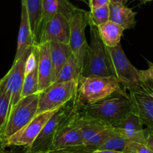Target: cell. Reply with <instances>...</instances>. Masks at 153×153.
Masks as SVG:
<instances>
[{
	"mask_svg": "<svg viewBox=\"0 0 153 153\" xmlns=\"http://www.w3.org/2000/svg\"><path fill=\"white\" fill-rule=\"evenodd\" d=\"M81 111L114 127L132 111V102L126 92H116L97 102L85 105Z\"/></svg>",
	"mask_w": 153,
	"mask_h": 153,
	"instance_id": "1",
	"label": "cell"
},
{
	"mask_svg": "<svg viewBox=\"0 0 153 153\" xmlns=\"http://www.w3.org/2000/svg\"><path fill=\"white\" fill-rule=\"evenodd\" d=\"M106 49L114 76L125 91L153 94V87L143 82L140 70L130 62L120 43L114 47L106 46Z\"/></svg>",
	"mask_w": 153,
	"mask_h": 153,
	"instance_id": "2",
	"label": "cell"
},
{
	"mask_svg": "<svg viewBox=\"0 0 153 153\" xmlns=\"http://www.w3.org/2000/svg\"><path fill=\"white\" fill-rule=\"evenodd\" d=\"M116 92L125 93L126 91L114 76L81 77L73 100L75 105L81 110L85 105L97 102Z\"/></svg>",
	"mask_w": 153,
	"mask_h": 153,
	"instance_id": "3",
	"label": "cell"
},
{
	"mask_svg": "<svg viewBox=\"0 0 153 153\" xmlns=\"http://www.w3.org/2000/svg\"><path fill=\"white\" fill-rule=\"evenodd\" d=\"M91 41L86 60L82 71V77L114 76L108 56L106 46L102 40L96 25L90 23Z\"/></svg>",
	"mask_w": 153,
	"mask_h": 153,
	"instance_id": "4",
	"label": "cell"
},
{
	"mask_svg": "<svg viewBox=\"0 0 153 153\" xmlns=\"http://www.w3.org/2000/svg\"><path fill=\"white\" fill-rule=\"evenodd\" d=\"M39 93L22 97L10 109L8 118L1 134L7 140L23 128L36 116L38 108Z\"/></svg>",
	"mask_w": 153,
	"mask_h": 153,
	"instance_id": "5",
	"label": "cell"
},
{
	"mask_svg": "<svg viewBox=\"0 0 153 153\" xmlns=\"http://www.w3.org/2000/svg\"><path fill=\"white\" fill-rule=\"evenodd\" d=\"M74 108L73 99L59 108L48 120L31 146L25 149V152H49L58 129L73 112Z\"/></svg>",
	"mask_w": 153,
	"mask_h": 153,
	"instance_id": "6",
	"label": "cell"
},
{
	"mask_svg": "<svg viewBox=\"0 0 153 153\" xmlns=\"http://www.w3.org/2000/svg\"><path fill=\"white\" fill-rule=\"evenodd\" d=\"M78 82H53L39 93L37 114L59 108L73 99L77 91Z\"/></svg>",
	"mask_w": 153,
	"mask_h": 153,
	"instance_id": "7",
	"label": "cell"
},
{
	"mask_svg": "<svg viewBox=\"0 0 153 153\" xmlns=\"http://www.w3.org/2000/svg\"><path fill=\"white\" fill-rule=\"evenodd\" d=\"M90 25L89 11L78 7L70 19V45L82 71L89 44L85 36V28Z\"/></svg>",
	"mask_w": 153,
	"mask_h": 153,
	"instance_id": "8",
	"label": "cell"
},
{
	"mask_svg": "<svg viewBox=\"0 0 153 153\" xmlns=\"http://www.w3.org/2000/svg\"><path fill=\"white\" fill-rule=\"evenodd\" d=\"M31 49L32 47L27 49L19 59L13 61L11 68L0 80V93H4L10 97V109L21 99L25 76V62Z\"/></svg>",
	"mask_w": 153,
	"mask_h": 153,
	"instance_id": "9",
	"label": "cell"
},
{
	"mask_svg": "<svg viewBox=\"0 0 153 153\" xmlns=\"http://www.w3.org/2000/svg\"><path fill=\"white\" fill-rule=\"evenodd\" d=\"M58 109L36 114V116L23 128L5 140L6 146H24L25 149H28L31 146L48 120Z\"/></svg>",
	"mask_w": 153,
	"mask_h": 153,
	"instance_id": "10",
	"label": "cell"
},
{
	"mask_svg": "<svg viewBox=\"0 0 153 153\" xmlns=\"http://www.w3.org/2000/svg\"><path fill=\"white\" fill-rule=\"evenodd\" d=\"M79 111L80 110L75 105L73 112L58 129L52 142L50 150L79 146L83 143L84 140L80 127L78 123Z\"/></svg>",
	"mask_w": 153,
	"mask_h": 153,
	"instance_id": "11",
	"label": "cell"
},
{
	"mask_svg": "<svg viewBox=\"0 0 153 153\" xmlns=\"http://www.w3.org/2000/svg\"><path fill=\"white\" fill-rule=\"evenodd\" d=\"M70 20L61 13L43 24L40 29L36 43L55 42L70 44Z\"/></svg>",
	"mask_w": 153,
	"mask_h": 153,
	"instance_id": "12",
	"label": "cell"
},
{
	"mask_svg": "<svg viewBox=\"0 0 153 153\" xmlns=\"http://www.w3.org/2000/svg\"><path fill=\"white\" fill-rule=\"evenodd\" d=\"M132 111L137 114L143 125L153 128V94L143 91H130Z\"/></svg>",
	"mask_w": 153,
	"mask_h": 153,
	"instance_id": "13",
	"label": "cell"
},
{
	"mask_svg": "<svg viewBox=\"0 0 153 153\" xmlns=\"http://www.w3.org/2000/svg\"><path fill=\"white\" fill-rule=\"evenodd\" d=\"M137 114L131 111L114 126L115 131L128 140L144 143V128Z\"/></svg>",
	"mask_w": 153,
	"mask_h": 153,
	"instance_id": "14",
	"label": "cell"
},
{
	"mask_svg": "<svg viewBox=\"0 0 153 153\" xmlns=\"http://www.w3.org/2000/svg\"><path fill=\"white\" fill-rule=\"evenodd\" d=\"M38 92L40 93L53 83L54 77L49 43H38Z\"/></svg>",
	"mask_w": 153,
	"mask_h": 153,
	"instance_id": "15",
	"label": "cell"
},
{
	"mask_svg": "<svg viewBox=\"0 0 153 153\" xmlns=\"http://www.w3.org/2000/svg\"><path fill=\"white\" fill-rule=\"evenodd\" d=\"M34 43L35 42H34L32 33H31L26 7L23 3H22L20 25H19V33H18L17 47H16L14 61L19 59L25 53L27 49L32 47Z\"/></svg>",
	"mask_w": 153,
	"mask_h": 153,
	"instance_id": "16",
	"label": "cell"
},
{
	"mask_svg": "<svg viewBox=\"0 0 153 153\" xmlns=\"http://www.w3.org/2000/svg\"><path fill=\"white\" fill-rule=\"evenodd\" d=\"M110 16L109 20L120 25L124 30L134 28L136 25L135 16L137 12L133 11L131 8L126 7L120 2H111L109 4Z\"/></svg>",
	"mask_w": 153,
	"mask_h": 153,
	"instance_id": "17",
	"label": "cell"
},
{
	"mask_svg": "<svg viewBox=\"0 0 153 153\" xmlns=\"http://www.w3.org/2000/svg\"><path fill=\"white\" fill-rule=\"evenodd\" d=\"M49 49H50V56L52 67H53V77L55 82L63 66L66 64V62L68 61L73 53L71 46L69 43L50 42Z\"/></svg>",
	"mask_w": 153,
	"mask_h": 153,
	"instance_id": "18",
	"label": "cell"
},
{
	"mask_svg": "<svg viewBox=\"0 0 153 153\" xmlns=\"http://www.w3.org/2000/svg\"><path fill=\"white\" fill-rule=\"evenodd\" d=\"M78 123L80 127L81 133L84 142L89 140L94 135L98 134L105 128L111 127L108 124L100 120L94 119L89 116L84 114L82 111H79L78 116ZM83 142V143H84Z\"/></svg>",
	"mask_w": 153,
	"mask_h": 153,
	"instance_id": "19",
	"label": "cell"
},
{
	"mask_svg": "<svg viewBox=\"0 0 153 153\" xmlns=\"http://www.w3.org/2000/svg\"><path fill=\"white\" fill-rule=\"evenodd\" d=\"M102 40L108 47H114L120 43L124 28L109 20L97 27Z\"/></svg>",
	"mask_w": 153,
	"mask_h": 153,
	"instance_id": "20",
	"label": "cell"
},
{
	"mask_svg": "<svg viewBox=\"0 0 153 153\" xmlns=\"http://www.w3.org/2000/svg\"><path fill=\"white\" fill-rule=\"evenodd\" d=\"M26 7L30 26L34 42H37L41 22L42 0H22Z\"/></svg>",
	"mask_w": 153,
	"mask_h": 153,
	"instance_id": "21",
	"label": "cell"
},
{
	"mask_svg": "<svg viewBox=\"0 0 153 153\" xmlns=\"http://www.w3.org/2000/svg\"><path fill=\"white\" fill-rule=\"evenodd\" d=\"M82 77V69L75 55H72L66 64L63 66L54 82H67L70 81L79 82Z\"/></svg>",
	"mask_w": 153,
	"mask_h": 153,
	"instance_id": "22",
	"label": "cell"
},
{
	"mask_svg": "<svg viewBox=\"0 0 153 153\" xmlns=\"http://www.w3.org/2000/svg\"><path fill=\"white\" fill-rule=\"evenodd\" d=\"M115 132H116V131L113 126L108 127V128L99 132L98 134L94 135L89 140L84 142L82 143V146L88 152H92L93 151L98 149L105 143V141Z\"/></svg>",
	"mask_w": 153,
	"mask_h": 153,
	"instance_id": "23",
	"label": "cell"
},
{
	"mask_svg": "<svg viewBox=\"0 0 153 153\" xmlns=\"http://www.w3.org/2000/svg\"><path fill=\"white\" fill-rule=\"evenodd\" d=\"M39 88V79H38V66L36 67L31 73L26 75L24 79L23 86H22L21 98L37 94Z\"/></svg>",
	"mask_w": 153,
	"mask_h": 153,
	"instance_id": "24",
	"label": "cell"
},
{
	"mask_svg": "<svg viewBox=\"0 0 153 153\" xmlns=\"http://www.w3.org/2000/svg\"><path fill=\"white\" fill-rule=\"evenodd\" d=\"M58 13H60L59 0H42L40 28Z\"/></svg>",
	"mask_w": 153,
	"mask_h": 153,
	"instance_id": "25",
	"label": "cell"
},
{
	"mask_svg": "<svg viewBox=\"0 0 153 153\" xmlns=\"http://www.w3.org/2000/svg\"><path fill=\"white\" fill-rule=\"evenodd\" d=\"M109 16H110L109 4L91 9L89 11L90 23L96 25L97 27L109 21Z\"/></svg>",
	"mask_w": 153,
	"mask_h": 153,
	"instance_id": "26",
	"label": "cell"
},
{
	"mask_svg": "<svg viewBox=\"0 0 153 153\" xmlns=\"http://www.w3.org/2000/svg\"><path fill=\"white\" fill-rule=\"evenodd\" d=\"M128 140L122 135L115 132L105 141V143L98 149H113L123 151L126 146Z\"/></svg>",
	"mask_w": 153,
	"mask_h": 153,
	"instance_id": "27",
	"label": "cell"
},
{
	"mask_svg": "<svg viewBox=\"0 0 153 153\" xmlns=\"http://www.w3.org/2000/svg\"><path fill=\"white\" fill-rule=\"evenodd\" d=\"M10 111V97L0 93V133L4 128Z\"/></svg>",
	"mask_w": 153,
	"mask_h": 153,
	"instance_id": "28",
	"label": "cell"
},
{
	"mask_svg": "<svg viewBox=\"0 0 153 153\" xmlns=\"http://www.w3.org/2000/svg\"><path fill=\"white\" fill-rule=\"evenodd\" d=\"M123 152V153H152L146 144L132 140H128Z\"/></svg>",
	"mask_w": 153,
	"mask_h": 153,
	"instance_id": "29",
	"label": "cell"
},
{
	"mask_svg": "<svg viewBox=\"0 0 153 153\" xmlns=\"http://www.w3.org/2000/svg\"><path fill=\"white\" fill-rule=\"evenodd\" d=\"M48 153H89L86 149L84 148L82 145L76 146H71V147L64 148V149H52L49 150Z\"/></svg>",
	"mask_w": 153,
	"mask_h": 153,
	"instance_id": "30",
	"label": "cell"
},
{
	"mask_svg": "<svg viewBox=\"0 0 153 153\" xmlns=\"http://www.w3.org/2000/svg\"><path fill=\"white\" fill-rule=\"evenodd\" d=\"M140 74L143 82L149 86L153 87V64L149 63V68L144 70H140Z\"/></svg>",
	"mask_w": 153,
	"mask_h": 153,
	"instance_id": "31",
	"label": "cell"
},
{
	"mask_svg": "<svg viewBox=\"0 0 153 153\" xmlns=\"http://www.w3.org/2000/svg\"><path fill=\"white\" fill-rule=\"evenodd\" d=\"M144 144L153 153V128L146 127L144 128Z\"/></svg>",
	"mask_w": 153,
	"mask_h": 153,
	"instance_id": "32",
	"label": "cell"
},
{
	"mask_svg": "<svg viewBox=\"0 0 153 153\" xmlns=\"http://www.w3.org/2000/svg\"><path fill=\"white\" fill-rule=\"evenodd\" d=\"M110 2V0H88V5L90 9H93L100 6L109 4Z\"/></svg>",
	"mask_w": 153,
	"mask_h": 153,
	"instance_id": "33",
	"label": "cell"
},
{
	"mask_svg": "<svg viewBox=\"0 0 153 153\" xmlns=\"http://www.w3.org/2000/svg\"><path fill=\"white\" fill-rule=\"evenodd\" d=\"M91 153H123V152L120 150H113V149H96Z\"/></svg>",
	"mask_w": 153,
	"mask_h": 153,
	"instance_id": "34",
	"label": "cell"
},
{
	"mask_svg": "<svg viewBox=\"0 0 153 153\" xmlns=\"http://www.w3.org/2000/svg\"><path fill=\"white\" fill-rule=\"evenodd\" d=\"M6 147H7V146H6L5 140L0 133V150H4Z\"/></svg>",
	"mask_w": 153,
	"mask_h": 153,
	"instance_id": "35",
	"label": "cell"
},
{
	"mask_svg": "<svg viewBox=\"0 0 153 153\" xmlns=\"http://www.w3.org/2000/svg\"><path fill=\"white\" fill-rule=\"evenodd\" d=\"M111 2H120V3H123V4H125L127 2L128 0H110Z\"/></svg>",
	"mask_w": 153,
	"mask_h": 153,
	"instance_id": "36",
	"label": "cell"
},
{
	"mask_svg": "<svg viewBox=\"0 0 153 153\" xmlns=\"http://www.w3.org/2000/svg\"><path fill=\"white\" fill-rule=\"evenodd\" d=\"M0 153H15V152L13 150H6V149H4V150H0Z\"/></svg>",
	"mask_w": 153,
	"mask_h": 153,
	"instance_id": "37",
	"label": "cell"
},
{
	"mask_svg": "<svg viewBox=\"0 0 153 153\" xmlns=\"http://www.w3.org/2000/svg\"><path fill=\"white\" fill-rule=\"evenodd\" d=\"M139 1H140V4H146V2H149V1H153V0H139Z\"/></svg>",
	"mask_w": 153,
	"mask_h": 153,
	"instance_id": "38",
	"label": "cell"
},
{
	"mask_svg": "<svg viewBox=\"0 0 153 153\" xmlns=\"http://www.w3.org/2000/svg\"><path fill=\"white\" fill-rule=\"evenodd\" d=\"M25 153H48V152H25Z\"/></svg>",
	"mask_w": 153,
	"mask_h": 153,
	"instance_id": "39",
	"label": "cell"
},
{
	"mask_svg": "<svg viewBox=\"0 0 153 153\" xmlns=\"http://www.w3.org/2000/svg\"><path fill=\"white\" fill-rule=\"evenodd\" d=\"M79 1H83V2L87 3V4H88V0H79Z\"/></svg>",
	"mask_w": 153,
	"mask_h": 153,
	"instance_id": "40",
	"label": "cell"
}]
</instances>
